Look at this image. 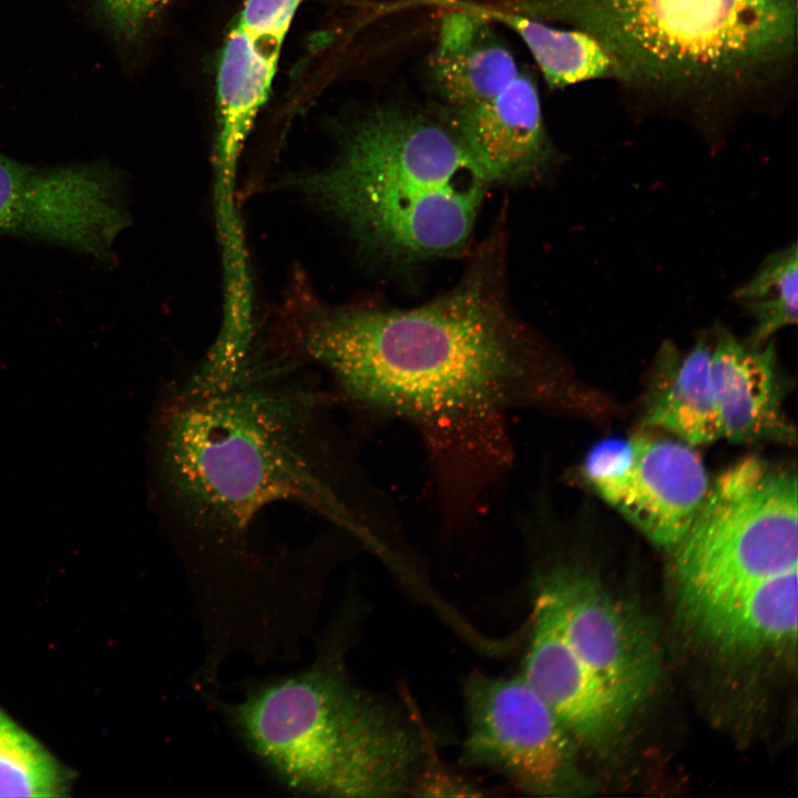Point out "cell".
<instances>
[{
  "label": "cell",
  "instance_id": "cell-11",
  "mask_svg": "<svg viewBox=\"0 0 798 798\" xmlns=\"http://www.w3.org/2000/svg\"><path fill=\"white\" fill-rule=\"evenodd\" d=\"M440 120L491 184L532 183L556 163L536 83L524 72L489 100L444 108Z\"/></svg>",
  "mask_w": 798,
  "mask_h": 798
},
{
  "label": "cell",
  "instance_id": "cell-17",
  "mask_svg": "<svg viewBox=\"0 0 798 798\" xmlns=\"http://www.w3.org/2000/svg\"><path fill=\"white\" fill-rule=\"evenodd\" d=\"M710 355L712 342L705 336L683 352L664 342L649 379L645 423L663 428L692 447L722 438Z\"/></svg>",
  "mask_w": 798,
  "mask_h": 798
},
{
  "label": "cell",
  "instance_id": "cell-7",
  "mask_svg": "<svg viewBox=\"0 0 798 798\" xmlns=\"http://www.w3.org/2000/svg\"><path fill=\"white\" fill-rule=\"evenodd\" d=\"M463 696V764L498 771L530 795L574 796L586 789L572 736L522 674L473 672Z\"/></svg>",
  "mask_w": 798,
  "mask_h": 798
},
{
  "label": "cell",
  "instance_id": "cell-10",
  "mask_svg": "<svg viewBox=\"0 0 798 798\" xmlns=\"http://www.w3.org/2000/svg\"><path fill=\"white\" fill-rule=\"evenodd\" d=\"M631 439V458L595 493L648 541L671 551L690 525L710 481L688 443L647 434Z\"/></svg>",
  "mask_w": 798,
  "mask_h": 798
},
{
  "label": "cell",
  "instance_id": "cell-13",
  "mask_svg": "<svg viewBox=\"0 0 798 798\" xmlns=\"http://www.w3.org/2000/svg\"><path fill=\"white\" fill-rule=\"evenodd\" d=\"M282 47L254 39L238 23L228 32L216 80L214 145L217 225L225 248L242 244L234 208L237 164L257 114L266 102Z\"/></svg>",
  "mask_w": 798,
  "mask_h": 798
},
{
  "label": "cell",
  "instance_id": "cell-9",
  "mask_svg": "<svg viewBox=\"0 0 798 798\" xmlns=\"http://www.w3.org/2000/svg\"><path fill=\"white\" fill-rule=\"evenodd\" d=\"M542 579L555 595L575 656L631 717L659 675L658 645L651 627L584 571L560 566Z\"/></svg>",
  "mask_w": 798,
  "mask_h": 798
},
{
  "label": "cell",
  "instance_id": "cell-19",
  "mask_svg": "<svg viewBox=\"0 0 798 798\" xmlns=\"http://www.w3.org/2000/svg\"><path fill=\"white\" fill-rule=\"evenodd\" d=\"M796 243L769 254L755 274L733 293L754 319L749 341L763 344L798 317V254Z\"/></svg>",
  "mask_w": 798,
  "mask_h": 798
},
{
  "label": "cell",
  "instance_id": "cell-14",
  "mask_svg": "<svg viewBox=\"0 0 798 798\" xmlns=\"http://www.w3.org/2000/svg\"><path fill=\"white\" fill-rule=\"evenodd\" d=\"M710 378L722 438L734 443L796 441V429L784 408L786 382L771 340L745 342L718 325Z\"/></svg>",
  "mask_w": 798,
  "mask_h": 798
},
{
  "label": "cell",
  "instance_id": "cell-12",
  "mask_svg": "<svg viewBox=\"0 0 798 798\" xmlns=\"http://www.w3.org/2000/svg\"><path fill=\"white\" fill-rule=\"evenodd\" d=\"M535 594L522 675L573 738L603 747L630 717L575 656L562 628L555 595L542 577Z\"/></svg>",
  "mask_w": 798,
  "mask_h": 798
},
{
  "label": "cell",
  "instance_id": "cell-8",
  "mask_svg": "<svg viewBox=\"0 0 798 798\" xmlns=\"http://www.w3.org/2000/svg\"><path fill=\"white\" fill-rule=\"evenodd\" d=\"M129 224L122 180L101 164L40 168L0 154V233L108 257Z\"/></svg>",
  "mask_w": 798,
  "mask_h": 798
},
{
  "label": "cell",
  "instance_id": "cell-4",
  "mask_svg": "<svg viewBox=\"0 0 798 798\" xmlns=\"http://www.w3.org/2000/svg\"><path fill=\"white\" fill-rule=\"evenodd\" d=\"M208 700L285 789L340 798L415 794L423 746L393 710L350 679L337 638L313 662L247 686L236 702Z\"/></svg>",
  "mask_w": 798,
  "mask_h": 798
},
{
  "label": "cell",
  "instance_id": "cell-21",
  "mask_svg": "<svg viewBox=\"0 0 798 798\" xmlns=\"http://www.w3.org/2000/svg\"><path fill=\"white\" fill-rule=\"evenodd\" d=\"M303 0H245L237 23L254 39L283 45Z\"/></svg>",
  "mask_w": 798,
  "mask_h": 798
},
{
  "label": "cell",
  "instance_id": "cell-18",
  "mask_svg": "<svg viewBox=\"0 0 798 798\" xmlns=\"http://www.w3.org/2000/svg\"><path fill=\"white\" fill-rule=\"evenodd\" d=\"M472 9L492 22L512 30L526 47L551 89L603 78H613V62L604 48L576 28H555L550 22L528 18L499 6L463 0H442Z\"/></svg>",
  "mask_w": 798,
  "mask_h": 798
},
{
  "label": "cell",
  "instance_id": "cell-22",
  "mask_svg": "<svg viewBox=\"0 0 798 798\" xmlns=\"http://www.w3.org/2000/svg\"><path fill=\"white\" fill-rule=\"evenodd\" d=\"M170 0H92L106 29L119 40L133 41Z\"/></svg>",
  "mask_w": 798,
  "mask_h": 798
},
{
  "label": "cell",
  "instance_id": "cell-15",
  "mask_svg": "<svg viewBox=\"0 0 798 798\" xmlns=\"http://www.w3.org/2000/svg\"><path fill=\"white\" fill-rule=\"evenodd\" d=\"M439 3L451 10L441 19L430 73L444 108L493 98L521 72L515 57L484 16L457 3Z\"/></svg>",
  "mask_w": 798,
  "mask_h": 798
},
{
  "label": "cell",
  "instance_id": "cell-2",
  "mask_svg": "<svg viewBox=\"0 0 798 798\" xmlns=\"http://www.w3.org/2000/svg\"><path fill=\"white\" fill-rule=\"evenodd\" d=\"M501 244L490 239L460 283L429 303L334 310L303 341L346 399L413 422L436 457L471 467L505 454L503 413L542 392L536 346L505 298Z\"/></svg>",
  "mask_w": 798,
  "mask_h": 798
},
{
  "label": "cell",
  "instance_id": "cell-20",
  "mask_svg": "<svg viewBox=\"0 0 798 798\" xmlns=\"http://www.w3.org/2000/svg\"><path fill=\"white\" fill-rule=\"evenodd\" d=\"M68 773L0 708V797H61Z\"/></svg>",
  "mask_w": 798,
  "mask_h": 798
},
{
  "label": "cell",
  "instance_id": "cell-6",
  "mask_svg": "<svg viewBox=\"0 0 798 798\" xmlns=\"http://www.w3.org/2000/svg\"><path fill=\"white\" fill-rule=\"evenodd\" d=\"M686 614L797 569V477L747 457L710 484L690 525L671 550Z\"/></svg>",
  "mask_w": 798,
  "mask_h": 798
},
{
  "label": "cell",
  "instance_id": "cell-23",
  "mask_svg": "<svg viewBox=\"0 0 798 798\" xmlns=\"http://www.w3.org/2000/svg\"><path fill=\"white\" fill-rule=\"evenodd\" d=\"M770 1H775V0H770Z\"/></svg>",
  "mask_w": 798,
  "mask_h": 798
},
{
  "label": "cell",
  "instance_id": "cell-1",
  "mask_svg": "<svg viewBox=\"0 0 798 798\" xmlns=\"http://www.w3.org/2000/svg\"><path fill=\"white\" fill-rule=\"evenodd\" d=\"M324 399L310 381L250 360L218 387L170 391L156 422V484L201 611L245 617L283 597L286 571L250 541L273 503L304 505L366 535L341 487Z\"/></svg>",
  "mask_w": 798,
  "mask_h": 798
},
{
  "label": "cell",
  "instance_id": "cell-16",
  "mask_svg": "<svg viewBox=\"0 0 798 798\" xmlns=\"http://www.w3.org/2000/svg\"><path fill=\"white\" fill-rule=\"evenodd\" d=\"M687 617L705 638L727 653L753 654L795 643L797 569L749 585Z\"/></svg>",
  "mask_w": 798,
  "mask_h": 798
},
{
  "label": "cell",
  "instance_id": "cell-3",
  "mask_svg": "<svg viewBox=\"0 0 798 798\" xmlns=\"http://www.w3.org/2000/svg\"><path fill=\"white\" fill-rule=\"evenodd\" d=\"M289 185L365 252L408 265L462 250L492 184L440 119L380 105L350 127L328 167Z\"/></svg>",
  "mask_w": 798,
  "mask_h": 798
},
{
  "label": "cell",
  "instance_id": "cell-5",
  "mask_svg": "<svg viewBox=\"0 0 798 798\" xmlns=\"http://www.w3.org/2000/svg\"><path fill=\"white\" fill-rule=\"evenodd\" d=\"M501 8L592 35L614 79L712 103L761 88L797 43V0H509Z\"/></svg>",
  "mask_w": 798,
  "mask_h": 798
}]
</instances>
